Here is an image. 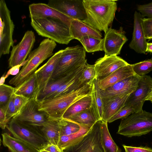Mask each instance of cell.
<instances>
[{
    "label": "cell",
    "mask_w": 152,
    "mask_h": 152,
    "mask_svg": "<svg viewBox=\"0 0 152 152\" xmlns=\"http://www.w3.org/2000/svg\"><path fill=\"white\" fill-rule=\"evenodd\" d=\"M117 1L83 0L86 15L82 21L92 27L105 34L112 24L117 9Z\"/></svg>",
    "instance_id": "6da1fadb"
},
{
    "label": "cell",
    "mask_w": 152,
    "mask_h": 152,
    "mask_svg": "<svg viewBox=\"0 0 152 152\" xmlns=\"http://www.w3.org/2000/svg\"><path fill=\"white\" fill-rule=\"evenodd\" d=\"M56 46L54 41L48 38L43 39L39 46L31 51L26 62L18 74L11 79L9 83L17 87L34 75L39 65L52 56Z\"/></svg>",
    "instance_id": "7a4b0ae2"
},
{
    "label": "cell",
    "mask_w": 152,
    "mask_h": 152,
    "mask_svg": "<svg viewBox=\"0 0 152 152\" xmlns=\"http://www.w3.org/2000/svg\"><path fill=\"white\" fill-rule=\"evenodd\" d=\"M92 85L86 84L69 93L50 99L39 101V110L52 119L60 120L67 109L74 102L91 94Z\"/></svg>",
    "instance_id": "3957f363"
},
{
    "label": "cell",
    "mask_w": 152,
    "mask_h": 152,
    "mask_svg": "<svg viewBox=\"0 0 152 152\" xmlns=\"http://www.w3.org/2000/svg\"><path fill=\"white\" fill-rule=\"evenodd\" d=\"M31 24L39 35L58 43L67 45L74 39L69 27L58 19L49 17L32 18Z\"/></svg>",
    "instance_id": "277c9868"
},
{
    "label": "cell",
    "mask_w": 152,
    "mask_h": 152,
    "mask_svg": "<svg viewBox=\"0 0 152 152\" xmlns=\"http://www.w3.org/2000/svg\"><path fill=\"white\" fill-rule=\"evenodd\" d=\"M51 80L66 75L84 66L87 62L86 51L79 45L62 49Z\"/></svg>",
    "instance_id": "5b68a950"
},
{
    "label": "cell",
    "mask_w": 152,
    "mask_h": 152,
    "mask_svg": "<svg viewBox=\"0 0 152 152\" xmlns=\"http://www.w3.org/2000/svg\"><path fill=\"white\" fill-rule=\"evenodd\" d=\"M6 128L14 137L29 144L39 151L44 150L49 143L41 130V127L25 124L12 119Z\"/></svg>",
    "instance_id": "8992f818"
},
{
    "label": "cell",
    "mask_w": 152,
    "mask_h": 152,
    "mask_svg": "<svg viewBox=\"0 0 152 152\" xmlns=\"http://www.w3.org/2000/svg\"><path fill=\"white\" fill-rule=\"evenodd\" d=\"M152 131V113L134 112L121 120L117 133L129 137L140 136Z\"/></svg>",
    "instance_id": "52a82bcc"
},
{
    "label": "cell",
    "mask_w": 152,
    "mask_h": 152,
    "mask_svg": "<svg viewBox=\"0 0 152 152\" xmlns=\"http://www.w3.org/2000/svg\"><path fill=\"white\" fill-rule=\"evenodd\" d=\"M102 120L97 121L82 138L75 144L63 149L62 152H105L101 139Z\"/></svg>",
    "instance_id": "ba28073f"
},
{
    "label": "cell",
    "mask_w": 152,
    "mask_h": 152,
    "mask_svg": "<svg viewBox=\"0 0 152 152\" xmlns=\"http://www.w3.org/2000/svg\"><path fill=\"white\" fill-rule=\"evenodd\" d=\"M0 58L8 54L14 46L13 35L15 25L11 19L10 12L5 1H0Z\"/></svg>",
    "instance_id": "9c48e42d"
},
{
    "label": "cell",
    "mask_w": 152,
    "mask_h": 152,
    "mask_svg": "<svg viewBox=\"0 0 152 152\" xmlns=\"http://www.w3.org/2000/svg\"><path fill=\"white\" fill-rule=\"evenodd\" d=\"M39 108L37 98H31L20 112L12 119L25 124L41 127L50 118L45 112L39 110Z\"/></svg>",
    "instance_id": "30bf717a"
},
{
    "label": "cell",
    "mask_w": 152,
    "mask_h": 152,
    "mask_svg": "<svg viewBox=\"0 0 152 152\" xmlns=\"http://www.w3.org/2000/svg\"><path fill=\"white\" fill-rule=\"evenodd\" d=\"M35 41L34 32L31 30L27 31L20 42L12 47L8 59V68L23 63L31 52Z\"/></svg>",
    "instance_id": "8fae6325"
},
{
    "label": "cell",
    "mask_w": 152,
    "mask_h": 152,
    "mask_svg": "<svg viewBox=\"0 0 152 152\" xmlns=\"http://www.w3.org/2000/svg\"><path fill=\"white\" fill-rule=\"evenodd\" d=\"M152 86V78L150 76H141L136 90L130 94L125 106H131L135 113H142L145 98L150 92Z\"/></svg>",
    "instance_id": "7c38bea8"
},
{
    "label": "cell",
    "mask_w": 152,
    "mask_h": 152,
    "mask_svg": "<svg viewBox=\"0 0 152 152\" xmlns=\"http://www.w3.org/2000/svg\"><path fill=\"white\" fill-rule=\"evenodd\" d=\"M47 4L73 19L82 21L86 19L83 0H50Z\"/></svg>",
    "instance_id": "4fadbf2b"
},
{
    "label": "cell",
    "mask_w": 152,
    "mask_h": 152,
    "mask_svg": "<svg viewBox=\"0 0 152 152\" xmlns=\"http://www.w3.org/2000/svg\"><path fill=\"white\" fill-rule=\"evenodd\" d=\"M129 64L117 55H105L103 57L98 59L94 64L95 79L102 80L119 68Z\"/></svg>",
    "instance_id": "5bb4252c"
},
{
    "label": "cell",
    "mask_w": 152,
    "mask_h": 152,
    "mask_svg": "<svg viewBox=\"0 0 152 152\" xmlns=\"http://www.w3.org/2000/svg\"><path fill=\"white\" fill-rule=\"evenodd\" d=\"M140 78L141 76L136 74L130 76L104 90H99L101 95L103 98H109L123 94H130L136 90Z\"/></svg>",
    "instance_id": "9a60e30c"
},
{
    "label": "cell",
    "mask_w": 152,
    "mask_h": 152,
    "mask_svg": "<svg viewBox=\"0 0 152 152\" xmlns=\"http://www.w3.org/2000/svg\"><path fill=\"white\" fill-rule=\"evenodd\" d=\"M127 40L125 35L120 31L110 27L103 39V50L105 55L120 54L123 45Z\"/></svg>",
    "instance_id": "2e32d148"
},
{
    "label": "cell",
    "mask_w": 152,
    "mask_h": 152,
    "mask_svg": "<svg viewBox=\"0 0 152 152\" xmlns=\"http://www.w3.org/2000/svg\"><path fill=\"white\" fill-rule=\"evenodd\" d=\"M62 51L61 50L56 53L46 63L35 72L37 83L38 97L51 80Z\"/></svg>",
    "instance_id": "e0dca14e"
},
{
    "label": "cell",
    "mask_w": 152,
    "mask_h": 152,
    "mask_svg": "<svg viewBox=\"0 0 152 152\" xmlns=\"http://www.w3.org/2000/svg\"><path fill=\"white\" fill-rule=\"evenodd\" d=\"M29 10L31 18L42 17L54 18L62 21L69 27L71 20L73 19L45 4H30L29 6Z\"/></svg>",
    "instance_id": "ac0fdd59"
},
{
    "label": "cell",
    "mask_w": 152,
    "mask_h": 152,
    "mask_svg": "<svg viewBox=\"0 0 152 152\" xmlns=\"http://www.w3.org/2000/svg\"><path fill=\"white\" fill-rule=\"evenodd\" d=\"M134 30L129 48L139 53L145 54L147 42L142 25L143 17L139 12L134 14Z\"/></svg>",
    "instance_id": "d6986e66"
},
{
    "label": "cell",
    "mask_w": 152,
    "mask_h": 152,
    "mask_svg": "<svg viewBox=\"0 0 152 152\" xmlns=\"http://www.w3.org/2000/svg\"><path fill=\"white\" fill-rule=\"evenodd\" d=\"M130 94H124L110 98H102L103 114L102 120L107 123L112 117L125 106Z\"/></svg>",
    "instance_id": "ffe728a7"
},
{
    "label": "cell",
    "mask_w": 152,
    "mask_h": 152,
    "mask_svg": "<svg viewBox=\"0 0 152 152\" xmlns=\"http://www.w3.org/2000/svg\"><path fill=\"white\" fill-rule=\"evenodd\" d=\"M135 74L132 69V64H129L119 68L106 77L97 80L99 88L100 90H104Z\"/></svg>",
    "instance_id": "44dd1931"
},
{
    "label": "cell",
    "mask_w": 152,
    "mask_h": 152,
    "mask_svg": "<svg viewBox=\"0 0 152 152\" xmlns=\"http://www.w3.org/2000/svg\"><path fill=\"white\" fill-rule=\"evenodd\" d=\"M70 30L71 35L73 39L78 41L82 37L87 35L102 39L100 31L92 27L83 21L72 19L71 21Z\"/></svg>",
    "instance_id": "7402d4cb"
},
{
    "label": "cell",
    "mask_w": 152,
    "mask_h": 152,
    "mask_svg": "<svg viewBox=\"0 0 152 152\" xmlns=\"http://www.w3.org/2000/svg\"><path fill=\"white\" fill-rule=\"evenodd\" d=\"M85 65L79 69L58 90L47 96L42 100L50 99L67 94L74 90L79 89L84 85L82 84L80 82V77Z\"/></svg>",
    "instance_id": "603a6c76"
},
{
    "label": "cell",
    "mask_w": 152,
    "mask_h": 152,
    "mask_svg": "<svg viewBox=\"0 0 152 152\" xmlns=\"http://www.w3.org/2000/svg\"><path fill=\"white\" fill-rule=\"evenodd\" d=\"M2 143L10 152H39V151L26 143L13 137L7 133L1 134Z\"/></svg>",
    "instance_id": "cb8c5ba5"
},
{
    "label": "cell",
    "mask_w": 152,
    "mask_h": 152,
    "mask_svg": "<svg viewBox=\"0 0 152 152\" xmlns=\"http://www.w3.org/2000/svg\"><path fill=\"white\" fill-rule=\"evenodd\" d=\"M59 120L50 118L41 127L49 144L57 145L60 138Z\"/></svg>",
    "instance_id": "d4e9b609"
},
{
    "label": "cell",
    "mask_w": 152,
    "mask_h": 152,
    "mask_svg": "<svg viewBox=\"0 0 152 152\" xmlns=\"http://www.w3.org/2000/svg\"><path fill=\"white\" fill-rule=\"evenodd\" d=\"M38 86L36 76L34 74L18 86L15 87L14 94L29 99L38 98Z\"/></svg>",
    "instance_id": "484cf974"
},
{
    "label": "cell",
    "mask_w": 152,
    "mask_h": 152,
    "mask_svg": "<svg viewBox=\"0 0 152 152\" xmlns=\"http://www.w3.org/2000/svg\"><path fill=\"white\" fill-rule=\"evenodd\" d=\"M91 95L92 101L91 108L97 120H102L103 114L102 98L97 83L95 79L92 84Z\"/></svg>",
    "instance_id": "4316f807"
},
{
    "label": "cell",
    "mask_w": 152,
    "mask_h": 152,
    "mask_svg": "<svg viewBox=\"0 0 152 152\" xmlns=\"http://www.w3.org/2000/svg\"><path fill=\"white\" fill-rule=\"evenodd\" d=\"M91 101V94L79 99L67 109L63 114L62 118L68 119L78 113L90 108Z\"/></svg>",
    "instance_id": "83f0119b"
},
{
    "label": "cell",
    "mask_w": 152,
    "mask_h": 152,
    "mask_svg": "<svg viewBox=\"0 0 152 152\" xmlns=\"http://www.w3.org/2000/svg\"><path fill=\"white\" fill-rule=\"evenodd\" d=\"M89 127L82 125L80 129L77 132L70 135L60 137L57 146L62 151L79 141L90 130Z\"/></svg>",
    "instance_id": "f1b7e54d"
},
{
    "label": "cell",
    "mask_w": 152,
    "mask_h": 152,
    "mask_svg": "<svg viewBox=\"0 0 152 152\" xmlns=\"http://www.w3.org/2000/svg\"><path fill=\"white\" fill-rule=\"evenodd\" d=\"M84 66L77 70L71 72L63 77L56 79L51 80L44 91L39 94L38 97L39 101L42 100L47 96L56 91L67 80Z\"/></svg>",
    "instance_id": "f546056e"
},
{
    "label": "cell",
    "mask_w": 152,
    "mask_h": 152,
    "mask_svg": "<svg viewBox=\"0 0 152 152\" xmlns=\"http://www.w3.org/2000/svg\"><path fill=\"white\" fill-rule=\"evenodd\" d=\"M101 139L105 152H121V149L114 141L109 132L107 123L102 120L101 125Z\"/></svg>",
    "instance_id": "4dcf8cb0"
},
{
    "label": "cell",
    "mask_w": 152,
    "mask_h": 152,
    "mask_svg": "<svg viewBox=\"0 0 152 152\" xmlns=\"http://www.w3.org/2000/svg\"><path fill=\"white\" fill-rule=\"evenodd\" d=\"M68 120L90 128L98 121L91 107L75 114Z\"/></svg>",
    "instance_id": "1f68e13d"
},
{
    "label": "cell",
    "mask_w": 152,
    "mask_h": 152,
    "mask_svg": "<svg viewBox=\"0 0 152 152\" xmlns=\"http://www.w3.org/2000/svg\"><path fill=\"white\" fill-rule=\"evenodd\" d=\"M79 41L81 43L86 51L88 53L103 50L102 39L87 35L82 37Z\"/></svg>",
    "instance_id": "d6a6232c"
},
{
    "label": "cell",
    "mask_w": 152,
    "mask_h": 152,
    "mask_svg": "<svg viewBox=\"0 0 152 152\" xmlns=\"http://www.w3.org/2000/svg\"><path fill=\"white\" fill-rule=\"evenodd\" d=\"M60 137L78 132L82 125L68 119L62 118L59 120Z\"/></svg>",
    "instance_id": "836d02e7"
},
{
    "label": "cell",
    "mask_w": 152,
    "mask_h": 152,
    "mask_svg": "<svg viewBox=\"0 0 152 152\" xmlns=\"http://www.w3.org/2000/svg\"><path fill=\"white\" fill-rule=\"evenodd\" d=\"M95 75L94 65L89 64L87 62L80 77V81L83 85L87 84L92 85L95 79Z\"/></svg>",
    "instance_id": "e575fe53"
},
{
    "label": "cell",
    "mask_w": 152,
    "mask_h": 152,
    "mask_svg": "<svg viewBox=\"0 0 152 152\" xmlns=\"http://www.w3.org/2000/svg\"><path fill=\"white\" fill-rule=\"evenodd\" d=\"M134 73L140 76L146 75L152 71V59H148L132 64Z\"/></svg>",
    "instance_id": "d590c367"
},
{
    "label": "cell",
    "mask_w": 152,
    "mask_h": 152,
    "mask_svg": "<svg viewBox=\"0 0 152 152\" xmlns=\"http://www.w3.org/2000/svg\"><path fill=\"white\" fill-rule=\"evenodd\" d=\"M15 91V88L11 86L4 84L0 86V107L7 104Z\"/></svg>",
    "instance_id": "8d00e7d4"
},
{
    "label": "cell",
    "mask_w": 152,
    "mask_h": 152,
    "mask_svg": "<svg viewBox=\"0 0 152 152\" xmlns=\"http://www.w3.org/2000/svg\"><path fill=\"white\" fill-rule=\"evenodd\" d=\"M134 111L132 108L129 106H125L121 108L108 121L107 123H110L118 119H124Z\"/></svg>",
    "instance_id": "74e56055"
},
{
    "label": "cell",
    "mask_w": 152,
    "mask_h": 152,
    "mask_svg": "<svg viewBox=\"0 0 152 152\" xmlns=\"http://www.w3.org/2000/svg\"><path fill=\"white\" fill-rule=\"evenodd\" d=\"M14 94H15L12 95L7 104L2 107L5 109L6 116L10 121L18 114L14 104Z\"/></svg>",
    "instance_id": "f35d334b"
},
{
    "label": "cell",
    "mask_w": 152,
    "mask_h": 152,
    "mask_svg": "<svg viewBox=\"0 0 152 152\" xmlns=\"http://www.w3.org/2000/svg\"><path fill=\"white\" fill-rule=\"evenodd\" d=\"M142 25L146 39H152V18H143Z\"/></svg>",
    "instance_id": "ab89813d"
},
{
    "label": "cell",
    "mask_w": 152,
    "mask_h": 152,
    "mask_svg": "<svg viewBox=\"0 0 152 152\" xmlns=\"http://www.w3.org/2000/svg\"><path fill=\"white\" fill-rule=\"evenodd\" d=\"M29 99L23 96L16 95L15 94L14 102L18 114L20 112L26 105Z\"/></svg>",
    "instance_id": "60d3db41"
},
{
    "label": "cell",
    "mask_w": 152,
    "mask_h": 152,
    "mask_svg": "<svg viewBox=\"0 0 152 152\" xmlns=\"http://www.w3.org/2000/svg\"><path fill=\"white\" fill-rule=\"evenodd\" d=\"M137 9L143 17H147L148 18H152V2L138 5Z\"/></svg>",
    "instance_id": "b9f144b4"
},
{
    "label": "cell",
    "mask_w": 152,
    "mask_h": 152,
    "mask_svg": "<svg viewBox=\"0 0 152 152\" xmlns=\"http://www.w3.org/2000/svg\"><path fill=\"white\" fill-rule=\"evenodd\" d=\"M125 152H152V148L146 147H132L123 145Z\"/></svg>",
    "instance_id": "7bdbcfd3"
},
{
    "label": "cell",
    "mask_w": 152,
    "mask_h": 152,
    "mask_svg": "<svg viewBox=\"0 0 152 152\" xmlns=\"http://www.w3.org/2000/svg\"><path fill=\"white\" fill-rule=\"evenodd\" d=\"M10 121L6 116L4 108L0 107V126L1 128L4 129Z\"/></svg>",
    "instance_id": "ee69618b"
},
{
    "label": "cell",
    "mask_w": 152,
    "mask_h": 152,
    "mask_svg": "<svg viewBox=\"0 0 152 152\" xmlns=\"http://www.w3.org/2000/svg\"><path fill=\"white\" fill-rule=\"evenodd\" d=\"M26 62V60L22 64L14 66L11 68L5 74V77L6 79L10 75H17L20 72V69L21 66H23Z\"/></svg>",
    "instance_id": "f6af8a7d"
},
{
    "label": "cell",
    "mask_w": 152,
    "mask_h": 152,
    "mask_svg": "<svg viewBox=\"0 0 152 152\" xmlns=\"http://www.w3.org/2000/svg\"><path fill=\"white\" fill-rule=\"evenodd\" d=\"M49 152H62L57 145L48 144L44 149Z\"/></svg>",
    "instance_id": "bcb514c9"
},
{
    "label": "cell",
    "mask_w": 152,
    "mask_h": 152,
    "mask_svg": "<svg viewBox=\"0 0 152 152\" xmlns=\"http://www.w3.org/2000/svg\"><path fill=\"white\" fill-rule=\"evenodd\" d=\"M145 52L152 53V42H147Z\"/></svg>",
    "instance_id": "7dc6e473"
},
{
    "label": "cell",
    "mask_w": 152,
    "mask_h": 152,
    "mask_svg": "<svg viewBox=\"0 0 152 152\" xmlns=\"http://www.w3.org/2000/svg\"><path fill=\"white\" fill-rule=\"evenodd\" d=\"M145 100H149L152 103V86L150 92L145 98Z\"/></svg>",
    "instance_id": "c3c4849f"
},
{
    "label": "cell",
    "mask_w": 152,
    "mask_h": 152,
    "mask_svg": "<svg viewBox=\"0 0 152 152\" xmlns=\"http://www.w3.org/2000/svg\"><path fill=\"white\" fill-rule=\"evenodd\" d=\"M5 73H4L1 77L0 81V86L2 85L4 83L6 79L5 77Z\"/></svg>",
    "instance_id": "681fc988"
},
{
    "label": "cell",
    "mask_w": 152,
    "mask_h": 152,
    "mask_svg": "<svg viewBox=\"0 0 152 152\" xmlns=\"http://www.w3.org/2000/svg\"><path fill=\"white\" fill-rule=\"evenodd\" d=\"M39 152H49L45 151L44 150H42L39 151Z\"/></svg>",
    "instance_id": "f907efd6"
}]
</instances>
